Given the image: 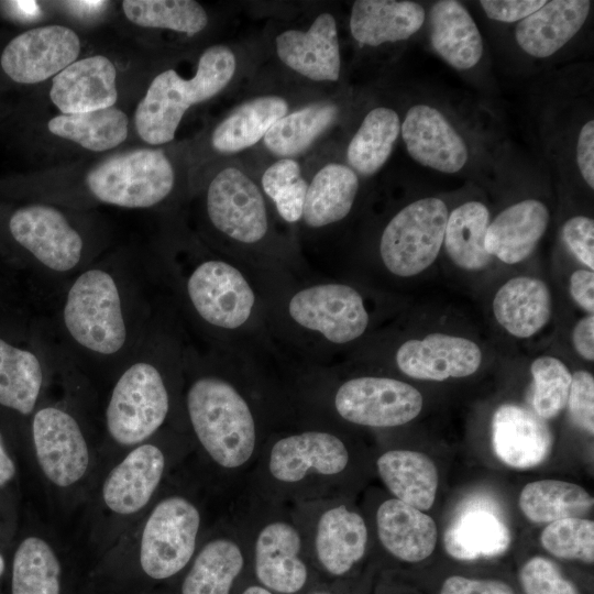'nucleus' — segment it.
<instances>
[{
	"instance_id": "6e6d98bb",
	"label": "nucleus",
	"mask_w": 594,
	"mask_h": 594,
	"mask_svg": "<svg viewBox=\"0 0 594 594\" xmlns=\"http://www.w3.org/2000/svg\"><path fill=\"white\" fill-rule=\"evenodd\" d=\"M16 475L15 463L7 450L4 438L0 429V490L10 485Z\"/></svg>"
},
{
	"instance_id": "c9c22d12",
	"label": "nucleus",
	"mask_w": 594,
	"mask_h": 594,
	"mask_svg": "<svg viewBox=\"0 0 594 594\" xmlns=\"http://www.w3.org/2000/svg\"><path fill=\"white\" fill-rule=\"evenodd\" d=\"M400 124L399 114L393 108L371 109L346 146V165L362 177L378 173L394 151Z\"/></svg>"
},
{
	"instance_id": "a18cd8bd",
	"label": "nucleus",
	"mask_w": 594,
	"mask_h": 594,
	"mask_svg": "<svg viewBox=\"0 0 594 594\" xmlns=\"http://www.w3.org/2000/svg\"><path fill=\"white\" fill-rule=\"evenodd\" d=\"M542 547L557 558L594 561V521L571 517L550 522L540 536Z\"/></svg>"
},
{
	"instance_id": "393cba45",
	"label": "nucleus",
	"mask_w": 594,
	"mask_h": 594,
	"mask_svg": "<svg viewBox=\"0 0 594 594\" xmlns=\"http://www.w3.org/2000/svg\"><path fill=\"white\" fill-rule=\"evenodd\" d=\"M165 466L163 452L154 444L133 449L109 473L102 486L106 505L129 515L144 507L156 490Z\"/></svg>"
},
{
	"instance_id": "a211bd4d",
	"label": "nucleus",
	"mask_w": 594,
	"mask_h": 594,
	"mask_svg": "<svg viewBox=\"0 0 594 594\" xmlns=\"http://www.w3.org/2000/svg\"><path fill=\"white\" fill-rule=\"evenodd\" d=\"M481 362L482 351L476 343L444 333L408 340L396 352L398 369L416 380L466 377L477 371Z\"/></svg>"
},
{
	"instance_id": "2eb2a0df",
	"label": "nucleus",
	"mask_w": 594,
	"mask_h": 594,
	"mask_svg": "<svg viewBox=\"0 0 594 594\" xmlns=\"http://www.w3.org/2000/svg\"><path fill=\"white\" fill-rule=\"evenodd\" d=\"M31 436L37 462L45 476L57 486L79 481L89 465V451L77 419L56 406L35 410Z\"/></svg>"
},
{
	"instance_id": "f3484780",
	"label": "nucleus",
	"mask_w": 594,
	"mask_h": 594,
	"mask_svg": "<svg viewBox=\"0 0 594 594\" xmlns=\"http://www.w3.org/2000/svg\"><path fill=\"white\" fill-rule=\"evenodd\" d=\"M409 156L418 164L444 174L460 172L469 160L464 139L437 108L416 103L400 124Z\"/></svg>"
},
{
	"instance_id": "bb28decb",
	"label": "nucleus",
	"mask_w": 594,
	"mask_h": 594,
	"mask_svg": "<svg viewBox=\"0 0 594 594\" xmlns=\"http://www.w3.org/2000/svg\"><path fill=\"white\" fill-rule=\"evenodd\" d=\"M549 222L547 206L537 199L518 201L498 213L488 224L485 251L506 264L526 260L544 234Z\"/></svg>"
},
{
	"instance_id": "6ab92c4d",
	"label": "nucleus",
	"mask_w": 594,
	"mask_h": 594,
	"mask_svg": "<svg viewBox=\"0 0 594 594\" xmlns=\"http://www.w3.org/2000/svg\"><path fill=\"white\" fill-rule=\"evenodd\" d=\"M50 98L63 114L111 108L118 100L117 68L103 55L77 59L53 77Z\"/></svg>"
},
{
	"instance_id": "7ed1b4c3",
	"label": "nucleus",
	"mask_w": 594,
	"mask_h": 594,
	"mask_svg": "<svg viewBox=\"0 0 594 594\" xmlns=\"http://www.w3.org/2000/svg\"><path fill=\"white\" fill-rule=\"evenodd\" d=\"M8 230L23 254L26 271L48 301L98 258L68 216L53 205L19 207L9 218Z\"/></svg>"
},
{
	"instance_id": "b1692460",
	"label": "nucleus",
	"mask_w": 594,
	"mask_h": 594,
	"mask_svg": "<svg viewBox=\"0 0 594 594\" xmlns=\"http://www.w3.org/2000/svg\"><path fill=\"white\" fill-rule=\"evenodd\" d=\"M592 2L588 0L547 1L516 25L515 40L528 55L544 58L570 42L585 23Z\"/></svg>"
},
{
	"instance_id": "423d86ee",
	"label": "nucleus",
	"mask_w": 594,
	"mask_h": 594,
	"mask_svg": "<svg viewBox=\"0 0 594 594\" xmlns=\"http://www.w3.org/2000/svg\"><path fill=\"white\" fill-rule=\"evenodd\" d=\"M173 163L160 148H135L112 155L86 175L90 196L102 204L125 209H147L173 193Z\"/></svg>"
},
{
	"instance_id": "f704fd0d",
	"label": "nucleus",
	"mask_w": 594,
	"mask_h": 594,
	"mask_svg": "<svg viewBox=\"0 0 594 594\" xmlns=\"http://www.w3.org/2000/svg\"><path fill=\"white\" fill-rule=\"evenodd\" d=\"M366 542L363 518L345 506L331 508L320 517L315 544L318 559L329 573H346L364 556Z\"/></svg>"
},
{
	"instance_id": "72a5a7b5",
	"label": "nucleus",
	"mask_w": 594,
	"mask_h": 594,
	"mask_svg": "<svg viewBox=\"0 0 594 594\" xmlns=\"http://www.w3.org/2000/svg\"><path fill=\"white\" fill-rule=\"evenodd\" d=\"M376 466L382 481L396 499L422 512L432 507L439 474L435 462L427 454L391 450L377 459Z\"/></svg>"
},
{
	"instance_id": "49530a36",
	"label": "nucleus",
	"mask_w": 594,
	"mask_h": 594,
	"mask_svg": "<svg viewBox=\"0 0 594 594\" xmlns=\"http://www.w3.org/2000/svg\"><path fill=\"white\" fill-rule=\"evenodd\" d=\"M519 580L526 594H580L558 566L543 557L529 559L519 572Z\"/></svg>"
},
{
	"instance_id": "bf43d9fd",
	"label": "nucleus",
	"mask_w": 594,
	"mask_h": 594,
	"mask_svg": "<svg viewBox=\"0 0 594 594\" xmlns=\"http://www.w3.org/2000/svg\"><path fill=\"white\" fill-rule=\"evenodd\" d=\"M310 594H328V593H323V592H314V593H310Z\"/></svg>"
},
{
	"instance_id": "a878e982",
	"label": "nucleus",
	"mask_w": 594,
	"mask_h": 594,
	"mask_svg": "<svg viewBox=\"0 0 594 594\" xmlns=\"http://www.w3.org/2000/svg\"><path fill=\"white\" fill-rule=\"evenodd\" d=\"M342 107L336 98H322L292 109L262 140L264 148L276 158L306 154L340 120Z\"/></svg>"
},
{
	"instance_id": "ddd939ff",
	"label": "nucleus",
	"mask_w": 594,
	"mask_h": 594,
	"mask_svg": "<svg viewBox=\"0 0 594 594\" xmlns=\"http://www.w3.org/2000/svg\"><path fill=\"white\" fill-rule=\"evenodd\" d=\"M277 61L314 84H336L342 69L338 24L331 12L318 13L305 28H286L273 41Z\"/></svg>"
},
{
	"instance_id": "9d476101",
	"label": "nucleus",
	"mask_w": 594,
	"mask_h": 594,
	"mask_svg": "<svg viewBox=\"0 0 594 594\" xmlns=\"http://www.w3.org/2000/svg\"><path fill=\"white\" fill-rule=\"evenodd\" d=\"M188 301L206 323L237 329L251 317L254 292L242 273L221 260H205L195 265L185 282Z\"/></svg>"
},
{
	"instance_id": "cd10ccee",
	"label": "nucleus",
	"mask_w": 594,
	"mask_h": 594,
	"mask_svg": "<svg viewBox=\"0 0 594 594\" xmlns=\"http://www.w3.org/2000/svg\"><path fill=\"white\" fill-rule=\"evenodd\" d=\"M300 537L289 524L276 521L264 527L255 542V572L267 588L292 594L307 581V568L299 559Z\"/></svg>"
},
{
	"instance_id": "4468645a",
	"label": "nucleus",
	"mask_w": 594,
	"mask_h": 594,
	"mask_svg": "<svg viewBox=\"0 0 594 594\" xmlns=\"http://www.w3.org/2000/svg\"><path fill=\"white\" fill-rule=\"evenodd\" d=\"M288 312L297 324L338 344L358 339L369 324L362 296L344 284H321L299 290L290 298Z\"/></svg>"
},
{
	"instance_id": "37998d69",
	"label": "nucleus",
	"mask_w": 594,
	"mask_h": 594,
	"mask_svg": "<svg viewBox=\"0 0 594 594\" xmlns=\"http://www.w3.org/2000/svg\"><path fill=\"white\" fill-rule=\"evenodd\" d=\"M260 186L279 215L288 223L302 218L308 180L295 158H276L262 173Z\"/></svg>"
},
{
	"instance_id": "79ce46f5",
	"label": "nucleus",
	"mask_w": 594,
	"mask_h": 594,
	"mask_svg": "<svg viewBox=\"0 0 594 594\" xmlns=\"http://www.w3.org/2000/svg\"><path fill=\"white\" fill-rule=\"evenodd\" d=\"M122 10L135 25L193 36L209 23L206 9L194 0H124Z\"/></svg>"
},
{
	"instance_id": "4d7b16f0",
	"label": "nucleus",
	"mask_w": 594,
	"mask_h": 594,
	"mask_svg": "<svg viewBox=\"0 0 594 594\" xmlns=\"http://www.w3.org/2000/svg\"><path fill=\"white\" fill-rule=\"evenodd\" d=\"M242 594H272V593L262 586H250Z\"/></svg>"
},
{
	"instance_id": "4be33fe9",
	"label": "nucleus",
	"mask_w": 594,
	"mask_h": 594,
	"mask_svg": "<svg viewBox=\"0 0 594 594\" xmlns=\"http://www.w3.org/2000/svg\"><path fill=\"white\" fill-rule=\"evenodd\" d=\"M492 444L502 462L525 470L546 460L552 447V436L543 419L535 413L505 404L493 415Z\"/></svg>"
},
{
	"instance_id": "5fc2aeb1",
	"label": "nucleus",
	"mask_w": 594,
	"mask_h": 594,
	"mask_svg": "<svg viewBox=\"0 0 594 594\" xmlns=\"http://www.w3.org/2000/svg\"><path fill=\"white\" fill-rule=\"evenodd\" d=\"M572 342L576 352L585 360H594V316L581 319L572 331Z\"/></svg>"
},
{
	"instance_id": "c756f323",
	"label": "nucleus",
	"mask_w": 594,
	"mask_h": 594,
	"mask_svg": "<svg viewBox=\"0 0 594 594\" xmlns=\"http://www.w3.org/2000/svg\"><path fill=\"white\" fill-rule=\"evenodd\" d=\"M376 525L382 544L403 561H422L437 546L438 528L433 518L399 499L381 504Z\"/></svg>"
},
{
	"instance_id": "4c0bfd02",
	"label": "nucleus",
	"mask_w": 594,
	"mask_h": 594,
	"mask_svg": "<svg viewBox=\"0 0 594 594\" xmlns=\"http://www.w3.org/2000/svg\"><path fill=\"white\" fill-rule=\"evenodd\" d=\"M490 212L480 201H466L448 216L443 244L452 262L466 271H480L491 262L484 239Z\"/></svg>"
},
{
	"instance_id": "13d9d810",
	"label": "nucleus",
	"mask_w": 594,
	"mask_h": 594,
	"mask_svg": "<svg viewBox=\"0 0 594 594\" xmlns=\"http://www.w3.org/2000/svg\"><path fill=\"white\" fill-rule=\"evenodd\" d=\"M4 570H6V561L2 553L0 552V576L3 574Z\"/></svg>"
},
{
	"instance_id": "473e14b6",
	"label": "nucleus",
	"mask_w": 594,
	"mask_h": 594,
	"mask_svg": "<svg viewBox=\"0 0 594 594\" xmlns=\"http://www.w3.org/2000/svg\"><path fill=\"white\" fill-rule=\"evenodd\" d=\"M359 188V176L346 164L330 162L322 165L308 182L301 219L314 229L344 219Z\"/></svg>"
},
{
	"instance_id": "8fccbe9b",
	"label": "nucleus",
	"mask_w": 594,
	"mask_h": 594,
	"mask_svg": "<svg viewBox=\"0 0 594 594\" xmlns=\"http://www.w3.org/2000/svg\"><path fill=\"white\" fill-rule=\"evenodd\" d=\"M546 2V0H481L479 3L490 19L513 23L520 22Z\"/></svg>"
},
{
	"instance_id": "aec40b11",
	"label": "nucleus",
	"mask_w": 594,
	"mask_h": 594,
	"mask_svg": "<svg viewBox=\"0 0 594 594\" xmlns=\"http://www.w3.org/2000/svg\"><path fill=\"white\" fill-rule=\"evenodd\" d=\"M292 99L282 94H258L231 109L212 129V151L237 155L262 142L271 128L292 110Z\"/></svg>"
},
{
	"instance_id": "7c9ffc66",
	"label": "nucleus",
	"mask_w": 594,
	"mask_h": 594,
	"mask_svg": "<svg viewBox=\"0 0 594 594\" xmlns=\"http://www.w3.org/2000/svg\"><path fill=\"white\" fill-rule=\"evenodd\" d=\"M510 541L506 524L491 506L480 501L465 506L443 536L447 552L464 561L501 556Z\"/></svg>"
},
{
	"instance_id": "de8ad7c7",
	"label": "nucleus",
	"mask_w": 594,
	"mask_h": 594,
	"mask_svg": "<svg viewBox=\"0 0 594 594\" xmlns=\"http://www.w3.org/2000/svg\"><path fill=\"white\" fill-rule=\"evenodd\" d=\"M566 405L573 422L593 436L594 433V377L586 371L572 374Z\"/></svg>"
},
{
	"instance_id": "412c9836",
	"label": "nucleus",
	"mask_w": 594,
	"mask_h": 594,
	"mask_svg": "<svg viewBox=\"0 0 594 594\" xmlns=\"http://www.w3.org/2000/svg\"><path fill=\"white\" fill-rule=\"evenodd\" d=\"M348 462V450L338 437L307 431L278 440L272 448L268 469L276 480L294 483L310 470L324 475L340 473Z\"/></svg>"
},
{
	"instance_id": "603ef678",
	"label": "nucleus",
	"mask_w": 594,
	"mask_h": 594,
	"mask_svg": "<svg viewBox=\"0 0 594 594\" xmlns=\"http://www.w3.org/2000/svg\"><path fill=\"white\" fill-rule=\"evenodd\" d=\"M575 157L579 172L586 185L594 188V121H586L576 140Z\"/></svg>"
},
{
	"instance_id": "0eeeda50",
	"label": "nucleus",
	"mask_w": 594,
	"mask_h": 594,
	"mask_svg": "<svg viewBox=\"0 0 594 594\" xmlns=\"http://www.w3.org/2000/svg\"><path fill=\"white\" fill-rule=\"evenodd\" d=\"M205 211L210 226L224 238L256 244L270 230L265 196L244 165L233 160L215 170L205 191Z\"/></svg>"
},
{
	"instance_id": "e433bc0d",
	"label": "nucleus",
	"mask_w": 594,
	"mask_h": 594,
	"mask_svg": "<svg viewBox=\"0 0 594 594\" xmlns=\"http://www.w3.org/2000/svg\"><path fill=\"white\" fill-rule=\"evenodd\" d=\"M47 129L52 134L88 151L105 152L127 140L129 119L125 112L111 107L81 113H61L48 121Z\"/></svg>"
},
{
	"instance_id": "39448f33",
	"label": "nucleus",
	"mask_w": 594,
	"mask_h": 594,
	"mask_svg": "<svg viewBox=\"0 0 594 594\" xmlns=\"http://www.w3.org/2000/svg\"><path fill=\"white\" fill-rule=\"evenodd\" d=\"M193 429L208 454L219 465L235 469L251 458L255 447V424L241 394L216 376L195 380L186 395Z\"/></svg>"
},
{
	"instance_id": "a19ab883",
	"label": "nucleus",
	"mask_w": 594,
	"mask_h": 594,
	"mask_svg": "<svg viewBox=\"0 0 594 594\" xmlns=\"http://www.w3.org/2000/svg\"><path fill=\"white\" fill-rule=\"evenodd\" d=\"M59 562L43 539L30 536L16 547L12 559V594H59Z\"/></svg>"
},
{
	"instance_id": "5701e85b",
	"label": "nucleus",
	"mask_w": 594,
	"mask_h": 594,
	"mask_svg": "<svg viewBox=\"0 0 594 594\" xmlns=\"http://www.w3.org/2000/svg\"><path fill=\"white\" fill-rule=\"evenodd\" d=\"M425 21V9L415 1L356 0L351 7L349 29L355 42L376 47L408 40Z\"/></svg>"
},
{
	"instance_id": "09e8293b",
	"label": "nucleus",
	"mask_w": 594,
	"mask_h": 594,
	"mask_svg": "<svg viewBox=\"0 0 594 594\" xmlns=\"http://www.w3.org/2000/svg\"><path fill=\"white\" fill-rule=\"evenodd\" d=\"M562 239L574 256L594 268V221L585 216H575L562 227Z\"/></svg>"
},
{
	"instance_id": "f03ea898",
	"label": "nucleus",
	"mask_w": 594,
	"mask_h": 594,
	"mask_svg": "<svg viewBox=\"0 0 594 594\" xmlns=\"http://www.w3.org/2000/svg\"><path fill=\"white\" fill-rule=\"evenodd\" d=\"M238 70L235 51L216 44L200 54L190 78H184L174 68L156 75L134 112L140 139L150 145L172 142L185 113L193 106L222 92L234 80Z\"/></svg>"
},
{
	"instance_id": "f8f14e48",
	"label": "nucleus",
	"mask_w": 594,
	"mask_h": 594,
	"mask_svg": "<svg viewBox=\"0 0 594 594\" xmlns=\"http://www.w3.org/2000/svg\"><path fill=\"white\" fill-rule=\"evenodd\" d=\"M57 353L43 326L26 342L0 336V407L33 416Z\"/></svg>"
},
{
	"instance_id": "58836bf2",
	"label": "nucleus",
	"mask_w": 594,
	"mask_h": 594,
	"mask_svg": "<svg viewBox=\"0 0 594 594\" xmlns=\"http://www.w3.org/2000/svg\"><path fill=\"white\" fill-rule=\"evenodd\" d=\"M518 505L532 522H552L586 514L594 505L593 497L582 486L559 480H540L526 484Z\"/></svg>"
},
{
	"instance_id": "dca6fc26",
	"label": "nucleus",
	"mask_w": 594,
	"mask_h": 594,
	"mask_svg": "<svg viewBox=\"0 0 594 594\" xmlns=\"http://www.w3.org/2000/svg\"><path fill=\"white\" fill-rule=\"evenodd\" d=\"M80 48V38L74 30L50 24L13 37L3 48L0 64L13 81L38 84L77 61Z\"/></svg>"
},
{
	"instance_id": "c03bdc74",
	"label": "nucleus",
	"mask_w": 594,
	"mask_h": 594,
	"mask_svg": "<svg viewBox=\"0 0 594 594\" xmlns=\"http://www.w3.org/2000/svg\"><path fill=\"white\" fill-rule=\"evenodd\" d=\"M534 377V408L541 419L558 416L566 406L572 374L553 356H540L530 365Z\"/></svg>"
},
{
	"instance_id": "1a4fd4ad",
	"label": "nucleus",
	"mask_w": 594,
	"mask_h": 594,
	"mask_svg": "<svg viewBox=\"0 0 594 594\" xmlns=\"http://www.w3.org/2000/svg\"><path fill=\"white\" fill-rule=\"evenodd\" d=\"M200 525L198 509L183 497H169L151 513L142 534L140 562L156 580L179 572L190 560Z\"/></svg>"
},
{
	"instance_id": "864d4df0",
	"label": "nucleus",
	"mask_w": 594,
	"mask_h": 594,
	"mask_svg": "<svg viewBox=\"0 0 594 594\" xmlns=\"http://www.w3.org/2000/svg\"><path fill=\"white\" fill-rule=\"evenodd\" d=\"M570 294L573 300L584 310L594 311V273L587 270H576L570 277Z\"/></svg>"
},
{
	"instance_id": "2f4dec72",
	"label": "nucleus",
	"mask_w": 594,
	"mask_h": 594,
	"mask_svg": "<svg viewBox=\"0 0 594 594\" xmlns=\"http://www.w3.org/2000/svg\"><path fill=\"white\" fill-rule=\"evenodd\" d=\"M493 311L498 323L510 334L529 338L542 329L551 317L549 288L535 277H514L497 290Z\"/></svg>"
},
{
	"instance_id": "f257e3e1",
	"label": "nucleus",
	"mask_w": 594,
	"mask_h": 594,
	"mask_svg": "<svg viewBox=\"0 0 594 594\" xmlns=\"http://www.w3.org/2000/svg\"><path fill=\"white\" fill-rule=\"evenodd\" d=\"M144 270L98 257L64 287L43 322L61 362L118 373L153 329Z\"/></svg>"
},
{
	"instance_id": "c85d7f7f",
	"label": "nucleus",
	"mask_w": 594,
	"mask_h": 594,
	"mask_svg": "<svg viewBox=\"0 0 594 594\" xmlns=\"http://www.w3.org/2000/svg\"><path fill=\"white\" fill-rule=\"evenodd\" d=\"M429 40L433 51L451 67H475L484 52L481 32L466 8L455 0H440L429 12Z\"/></svg>"
},
{
	"instance_id": "3c124183",
	"label": "nucleus",
	"mask_w": 594,
	"mask_h": 594,
	"mask_svg": "<svg viewBox=\"0 0 594 594\" xmlns=\"http://www.w3.org/2000/svg\"><path fill=\"white\" fill-rule=\"evenodd\" d=\"M439 594H515L509 585L498 580L469 579L460 575L448 578Z\"/></svg>"
},
{
	"instance_id": "9b49d317",
	"label": "nucleus",
	"mask_w": 594,
	"mask_h": 594,
	"mask_svg": "<svg viewBox=\"0 0 594 594\" xmlns=\"http://www.w3.org/2000/svg\"><path fill=\"white\" fill-rule=\"evenodd\" d=\"M334 406L345 420L367 427H396L415 419L422 408V396L408 383L362 376L346 381L337 391Z\"/></svg>"
},
{
	"instance_id": "6e6552de",
	"label": "nucleus",
	"mask_w": 594,
	"mask_h": 594,
	"mask_svg": "<svg viewBox=\"0 0 594 594\" xmlns=\"http://www.w3.org/2000/svg\"><path fill=\"white\" fill-rule=\"evenodd\" d=\"M448 216L447 205L436 197L418 199L400 209L380 240L386 268L397 276L410 277L429 267L443 244Z\"/></svg>"
},
{
	"instance_id": "ea45409f",
	"label": "nucleus",
	"mask_w": 594,
	"mask_h": 594,
	"mask_svg": "<svg viewBox=\"0 0 594 594\" xmlns=\"http://www.w3.org/2000/svg\"><path fill=\"white\" fill-rule=\"evenodd\" d=\"M243 566L240 548L233 541L217 539L197 556L182 585L183 594H229Z\"/></svg>"
},
{
	"instance_id": "20e7f679",
	"label": "nucleus",
	"mask_w": 594,
	"mask_h": 594,
	"mask_svg": "<svg viewBox=\"0 0 594 594\" xmlns=\"http://www.w3.org/2000/svg\"><path fill=\"white\" fill-rule=\"evenodd\" d=\"M153 329L118 371L106 407V427L122 446L155 433L169 411V393L158 363Z\"/></svg>"
}]
</instances>
